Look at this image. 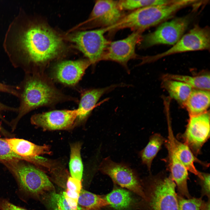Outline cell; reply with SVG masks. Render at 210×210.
Instances as JSON below:
<instances>
[{"label": "cell", "mask_w": 210, "mask_h": 210, "mask_svg": "<svg viewBox=\"0 0 210 210\" xmlns=\"http://www.w3.org/2000/svg\"><path fill=\"white\" fill-rule=\"evenodd\" d=\"M21 160L29 162L31 159L16 154L11 149L6 139L0 138V162L7 168Z\"/></svg>", "instance_id": "cell-26"}, {"label": "cell", "mask_w": 210, "mask_h": 210, "mask_svg": "<svg viewBox=\"0 0 210 210\" xmlns=\"http://www.w3.org/2000/svg\"><path fill=\"white\" fill-rule=\"evenodd\" d=\"M173 141L176 153L181 162L188 171L200 178L202 172L196 169L194 163H198L206 167L209 166L208 164L199 160L186 144L179 141L175 136Z\"/></svg>", "instance_id": "cell-20"}, {"label": "cell", "mask_w": 210, "mask_h": 210, "mask_svg": "<svg viewBox=\"0 0 210 210\" xmlns=\"http://www.w3.org/2000/svg\"><path fill=\"white\" fill-rule=\"evenodd\" d=\"M77 116V109L56 110L35 114L31 118L30 121L44 130H66L73 126Z\"/></svg>", "instance_id": "cell-13"}, {"label": "cell", "mask_w": 210, "mask_h": 210, "mask_svg": "<svg viewBox=\"0 0 210 210\" xmlns=\"http://www.w3.org/2000/svg\"><path fill=\"white\" fill-rule=\"evenodd\" d=\"M52 201L60 210H73L69 206L63 194L53 193Z\"/></svg>", "instance_id": "cell-30"}, {"label": "cell", "mask_w": 210, "mask_h": 210, "mask_svg": "<svg viewBox=\"0 0 210 210\" xmlns=\"http://www.w3.org/2000/svg\"><path fill=\"white\" fill-rule=\"evenodd\" d=\"M82 210H86L84 209H82Z\"/></svg>", "instance_id": "cell-36"}, {"label": "cell", "mask_w": 210, "mask_h": 210, "mask_svg": "<svg viewBox=\"0 0 210 210\" xmlns=\"http://www.w3.org/2000/svg\"><path fill=\"white\" fill-rule=\"evenodd\" d=\"M81 145L76 143L71 146L69 167L71 177L81 181L83 166L80 155Z\"/></svg>", "instance_id": "cell-25"}, {"label": "cell", "mask_w": 210, "mask_h": 210, "mask_svg": "<svg viewBox=\"0 0 210 210\" xmlns=\"http://www.w3.org/2000/svg\"><path fill=\"white\" fill-rule=\"evenodd\" d=\"M102 174L109 176L115 184L127 189L145 199L142 180L128 164L112 161L109 157L103 159L99 167Z\"/></svg>", "instance_id": "cell-7"}, {"label": "cell", "mask_w": 210, "mask_h": 210, "mask_svg": "<svg viewBox=\"0 0 210 210\" xmlns=\"http://www.w3.org/2000/svg\"><path fill=\"white\" fill-rule=\"evenodd\" d=\"M113 210H140L142 198L133 192L120 187L115 186L103 196Z\"/></svg>", "instance_id": "cell-16"}, {"label": "cell", "mask_w": 210, "mask_h": 210, "mask_svg": "<svg viewBox=\"0 0 210 210\" xmlns=\"http://www.w3.org/2000/svg\"><path fill=\"white\" fill-rule=\"evenodd\" d=\"M18 111V107H11L0 102V118L3 120H4L3 116L2 115V113L3 112L5 111H10L17 112ZM0 131L2 133L6 134V131L4 130L1 126L0 124Z\"/></svg>", "instance_id": "cell-33"}, {"label": "cell", "mask_w": 210, "mask_h": 210, "mask_svg": "<svg viewBox=\"0 0 210 210\" xmlns=\"http://www.w3.org/2000/svg\"><path fill=\"white\" fill-rule=\"evenodd\" d=\"M54 210H60L59 209H58L57 208H56ZM75 210H82V208L81 207L78 205V207H77V208Z\"/></svg>", "instance_id": "cell-35"}, {"label": "cell", "mask_w": 210, "mask_h": 210, "mask_svg": "<svg viewBox=\"0 0 210 210\" xmlns=\"http://www.w3.org/2000/svg\"><path fill=\"white\" fill-rule=\"evenodd\" d=\"M187 0H172L170 3L147 6L137 9L124 15L112 30L125 28L143 32L172 16L180 9L188 6Z\"/></svg>", "instance_id": "cell-3"}, {"label": "cell", "mask_w": 210, "mask_h": 210, "mask_svg": "<svg viewBox=\"0 0 210 210\" xmlns=\"http://www.w3.org/2000/svg\"><path fill=\"white\" fill-rule=\"evenodd\" d=\"M124 83L113 84L105 87L91 89L84 91L82 94L77 111L76 121L85 120L96 106L100 98L104 94L120 87L126 86Z\"/></svg>", "instance_id": "cell-17"}, {"label": "cell", "mask_w": 210, "mask_h": 210, "mask_svg": "<svg viewBox=\"0 0 210 210\" xmlns=\"http://www.w3.org/2000/svg\"><path fill=\"white\" fill-rule=\"evenodd\" d=\"M142 33L140 31H133L125 38L110 42L101 61H111L118 63L130 73L127 63L136 57V47L141 41Z\"/></svg>", "instance_id": "cell-11"}, {"label": "cell", "mask_w": 210, "mask_h": 210, "mask_svg": "<svg viewBox=\"0 0 210 210\" xmlns=\"http://www.w3.org/2000/svg\"><path fill=\"white\" fill-rule=\"evenodd\" d=\"M67 190L80 193L82 189L81 181L71 177H70L68 178L67 180Z\"/></svg>", "instance_id": "cell-31"}, {"label": "cell", "mask_w": 210, "mask_h": 210, "mask_svg": "<svg viewBox=\"0 0 210 210\" xmlns=\"http://www.w3.org/2000/svg\"><path fill=\"white\" fill-rule=\"evenodd\" d=\"M178 210H210V199L207 201L202 197L185 198L177 194Z\"/></svg>", "instance_id": "cell-27"}, {"label": "cell", "mask_w": 210, "mask_h": 210, "mask_svg": "<svg viewBox=\"0 0 210 210\" xmlns=\"http://www.w3.org/2000/svg\"><path fill=\"white\" fill-rule=\"evenodd\" d=\"M172 0H121L118 1L120 9L132 11L142 8L167 4Z\"/></svg>", "instance_id": "cell-28"}, {"label": "cell", "mask_w": 210, "mask_h": 210, "mask_svg": "<svg viewBox=\"0 0 210 210\" xmlns=\"http://www.w3.org/2000/svg\"><path fill=\"white\" fill-rule=\"evenodd\" d=\"M13 91V85L0 82V92L11 94Z\"/></svg>", "instance_id": "cell-34"}, {"label": "cell", "mask_w": 210, "mask_h": 210, "mask_svg": "<svg viewBox=\"0 0 210 210\" xmlns=\"http://www.w3.org/2000/svg\"><path fill=\"white\" fill-rule=\"evenodd\" d=\"M168 135L164 144L167 151L166 161L169 175L175 183L178 193L184 196L189 194L187 181L188 171L181 162L176 153L173 141L174 136L171 124H168Z\"/></svg>", "instance_id": "cell-12"}, {"label": "cell", "mask_w": 210, "mask_h": 210, "mask_svg": "<svg viewBox=\"0 0 210 210\" xmlns=\"http://www.w3.org/2000/svg\"><path fill=\"white\" fill-rule=\"evenodd\" d=\"M164 82V86L170 97L184 105L192 88L188 84L178 80L165 79Z\"/></svg>", "instance_id": "cell-22"}, {"label": "cell", "mask_w": 210, "mask_h": 210, "mask_svg": "<svg viewBox=\"0 0 210 210\" xmlns=\"http://www.w3.org/2000/svg\"><path fill=\"white\" fill-rule=\"evenodd\" d=\"M107 28L80 31L69 35L68 40L87 58L91 64L101 61L109 42L104 36Z\"/></svg>", "instance_id": "cell-8"}, {"label": "cell", "mask_w": 210, "mask_h": 210, "mask_svg": "<svg viewBox=\"0 0 210 210\" xmlns=\"http://www.w3.org/2000/svg\"><path fill=\"white\" fill-rule=\"evenodd\" d=\"M0 209L1 210H27L17 206L4 199L0 198Z\"/></svg>", "instance_id": "cell-32"}, {"label": "cell", "mask_w": 210, "mask_h": 210, "mask_svg": "<svg viewBox=\"0 0 210 210\" xmlns=\"http://www.w3.org/2000/svg\"><path fill=\"white\" fill-rule=\"evenodd\" d=\"M210 137V113L207 111L189 116L186 130L182 136L184 143L195 156L200 153L203 145Z\"/></svg>", "instance_id": "cell-10"}, {"label": "cell", "mask_w": 210, "mask_h": 210, "mask_svg": "<svg viewBox=\"0 0 210 210\" xmlns=\"http://www.w3.org/2000/svg\"><path fill=\"white\" fill-rule=\"evenodd\" d=\"M166 139L159 133L154 134L150 137L146 146L139 152V155L142 163L147 166L149 171H150L153 160L164 144Z\"/></svg>", "instance_id": "cell-21"}, {"label": "cell", "mask_w": 210, "mask_h": 210, "mask_svg": "<svg viewBox=\"0 0 210 210\" xmlns=\"http://www.w3.org/2000/svg\"><path fill=\"white\" fill-rule=\"evenodd\" d=\"M0 210H1V209H0Z\"/></svg>", "instance_id": "cell-37"}, {"label": "cell", "mask_w": 210, "mask_h": 210, "mask_svg": "<svg viewBox=\"0 0 210 210\" xmlns=\"http://www.w3.org/2000/svg\"><path fill=\"white\" fill-rule=\"evenodd\" d=\"M12 44L16 54L10 56L13 66L25 74L37 73V68L57 57L63 49L61 37L49 27L30 23L16 33Z\"/></svg>", "instance_id": "cell-1"}, {"label": "cell", "mask_w": 210, "mask_h": 210, "mask_svg": "<svg viewBox=\"0 0 210 210\" xmlns=\"http://www.w3.org/2000/svg\"><path fill=\"white\" fill-rule=\"evenodd\" d=\"M209 91L192 89L184 104L189 116H195L207 111L210 105Z\"/></svg>", "instance_id": "cell-19"}, {"label": "cell", "mask_w": 210, "mask_h": 210, "mask_svg": "<svg viewBox=\"0 0 210 210\" xmlns=\"http://www.w3.org/2000/svg\"><path fill=\"white\" fill-rule=\"evenodd\" d=\"M12 150L23 158L33 159L44 154H50L51 152L47 145L39 146L27 140L18 138L6 139Z\"/></svg>", "instance_id": "cell-18"}, {"label": "cell", "mask_w": 210, "mask_h": 210, "mask_svg": "<svg viewBox=\"0 0 210 210\" xmlns=\"http://www.w3.org/2000/svg\"><path fill=\"white\" fill-rule=\"evenodd\" d=\"M201 187V197H206L210 199V174L209 173L202 172V176L199 178Z\"/></svg>", "instance_id": "cell-29"}, {"label": "cell", "mask_w": 210, "mask_h": 210, "mask_svg": "<svg viewBox=\"0 0 210 210\" xmlns=\"http://www.w3.org/2000/svg\"><path fill=\"white\" fill-rule=\"evenodd\" d=\"M91 64L87 60H65L55 66L54 75L59 82L68 85H74L81 79Z\"/></svg>", "instance_id": "cell-15"}, {"label": "cell", "mask_w": 210, "mask_h": 210, "mask_svg": "<svg viewBox=\"0 0 210 210\" xmlns=\"http://www.w3.org/2000/svg\"><path fill=\"white\" fill-rule=\"evenodd\" d=\"M192 19L191 14L175 18L162 24L154 32L142 36L140 47L147 48L155 45H174L184 35Z\"/></svg>", "instance_id": "cell-6"}, {"label": "cell", "mask_w": 210, "mask_h": 210, "mask_svg": "<svg viewBox=\"0 0 210 210\" xmlns=\"http://www.w3.org/2000/svg\"><path fill=\"white\" fill-rule=\"evenodd\" d=\"M27 162L20 161L7 168L16 180L20 190L28 195L37 196L53 188L46 175Z\"/></svg>", "instance_id": "cell-5"}, {"label": "cell", "mask_w": 210, "mask_h": 210, "mask_svg": "<svg viewBox=\"0 0 210 210\" xmlns=\"http://www.w3.org/2000/svg\"><path fill=\"white\" fill-rule=\"evenodd\" d=\"M19 93V106L17 115L11 121L13 130L20 119L31 111L41 106L52 104L60 100L62 96L39 72L25 74L17 85Z\"/></svg>", "instance_id": "cell-2"}, {"label": "cell", "mask_w": 210, "mask_h": 210, "mask_svg": "<svg viewBox=\"0 0 210 210\" xmlns=\"http://www.w3.org/2000/svg\"><path fill=\"white\" fill-rule=\"evenodd\" d=\"M164 79H171L184 83L196 89L209 91L210 76L205 74L190 76L177 74H168L164 77Z\"/></svg>", "instance_id": "cell-24"}, {"label": "cell", "mask_w": 210, "mask_h": 210, "mask_svg": "<svg viewBox=\"0 0 210 210\" xmlns=\"http://www.w3.org/2000/svg\"><path fill=\"white\" fill-rule=\"evenodd\" d=\"M210 45L209 28L195 25L183 35L173 46L166 51L152 56L144 58V63L156 60L171 55L186 52L209 50Z\"/></svg>", "instance_id": "cell-9"}, {"label": "cell", "mask_w": 210, "mask_h": 210, "mask_svg": "<svg viewBox=\"0 0 210 210\" xmlns=\"http://www.w3.org/2000/svg\"><path fill=\"white\" fill-rule=\"evenodd\" d=\"M142 181L145 198L141 210H178L176 185L170 175L161 172Z\"/></svg>", "instance_id": "cell-4"}, {"label": "cell", "mask_w": 210, "mask_h": 210, "mask_svg": "<svg viewBox=\"0 0 210 210\" xmlns=\"http://www.w3.org/2000/svg\"><path fill=\"white\" fill-rule=\"evenodd\" d=\"M118 4V1H96L88 22L92 24L108 27L117 24L123 15Z\"/></svg>", "instance_id": "cell-14"}, {"label": "cell", "mask_w": 210, "mask_h": 210, "mask_svg": "<svg viewBox=\"0 0 210 210\" xmlns=\"http://www.w3.org/2000/svg\"><path fill=\"white\" fill-rule=\"evenodd\" d=\"M78 203L82 209L86 210H101L109 205L103 196L83 189L79 193Z\"/></svg>", "instance_id": "cell-23"}]
</instances>
